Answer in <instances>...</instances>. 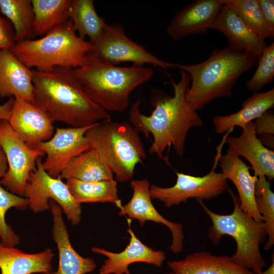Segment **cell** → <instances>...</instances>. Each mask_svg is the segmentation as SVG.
Returning a JSON list of instances; mask_svg holds the SVG:
<instances>
[{
    "mask_svg": "<svg viewBox=\"0 0 274 274\" xmlns=\"http://www.w3.org/2000/svg\"><path fill=\"white\" fill-rule=\"evenodd\" d=\"M174 92L169 96L160 89L153 88L151 101L154 109L149 116L140 111V100H136L129 111V122L146 138L152 135L153 141L149 153L155 154L166 163L163 154L171 147L179 155L183 154L189 130L201 127L203 121L197 111L190 106L186 98L190 84L189 75L180 70V79L172 80Z\"/></svg>",
    "mask_w": 274,
    "mask_h": 274,
    "instance_id": "obj_1",
    "label": "cell"
},
{
    "mask_svg": "<svg viewBox=\"0 0 274 274\" xmlns=\"http://www.w3.org/2000/svg\"><path fill=\"white\" fill-rule=\"evenodd\" d=\"M32 74L33 103L44 110L53 122L83 127L111 119L109 112L89 96L72 68L35 69Z\"/></svg>",
    "mask_w": 274,
    "mask_h": 274,
    "instance_id": "obj_2",
    "label": "cell"
},
{
    "mask_svg": "<svg viewBox=\"0 0 274 274\" xmlns=\"http://www.w3.org/2000/svg\"><path fill=\"white\" fill-rule=\"evenodd\" d=\"M257 60L249 53L236 52L228 46L215 49L201 62L175 63V68L189 75L190 84L186 98L197 111L215 99L230 96L239 76L252 68Z\"/></svg>",
    "mask_w": 274,
    "mask_h": 274,
    "instance_id": "obj_3",
    "label": "cell"
},
{
    "mask_svg": "<svg viewBox=\"0 0 274 274\" xmlns=\"http://www.w3.org/2000/svg\"><path fill=\"white\" fill-rule=\"evenodd\" d=\"M73 71L91 99L108 112L126 110L131 93L154 75L151 68L109 64L90 53L83 65Z\"/></svg>",
    "mask_w": 274,
    "mask_h": 274,
    "instance_id": "obj_4",
    "label": "cell"
},
{
    "mask_svg": "<svg viewBox=\"0 0 274 274\" xmlns=\"http://www.w3.org/2000/svg\"><path fill=\"white\" fill-rule=\"evenodd\" d=\"M92 49V44L78 36L68 19L40 39L16 42L12 51L29 68L46 71L79 67Z\"/></svg>",
    "mask_w": 274,
    "mask_h": 274,
    "instance_id": "obj_5",
    "label": "cell"
},
{
    "mask_svg": "<svg viewBox=\"0 0 274 274\" xmlns=\"http://www.w3.org/2000/svg\"><path fill=\"white\" fill-rule=\"evenodd\" d=\"M229 192L234 208L232 213L228 215L214 213L202 200L196 199L212 223L209 230V237L217 245L223 236L232 237L236 245L235 252L230 257L232 261L259 274L267 266L260 250V245L267 237L265 225L263 221H257L245 212L238 196L230 189Z\"/></svg>",
    "mask_w": 274,
    "mask_h": 274,
    "instance_id": "obj_6",
    "label": "cell"
},
{
    "mask_svg": "<svg viewBox=\"0 0 274 274\" xmlns=\"http://www.w3.org/2000/svg\"><path fill=\"white\" fill-rule=\"evenodd\" d=\"M85 136L117 182L130 180L135 166L146 158L139 132L130 122L111 119L99 122L86 131Z\"/></svg>",
    "mask_w": 274,
    "mask_h": 274,
    "instance_id": "obj_7",
    "label": "cell"
},
{
    "mask_svg": "<svg viewBox=\"0 0 274 274\" xmlns=\"http://www.w3.org/2000/svg\"><path fill=\"white\" fill-rule=\"evenodd\" d=\"M225 138L217 148L212 170L201 177L193 176L177 172L175 184L169 187H161L154 184L150 187L152 199L163 202L165 207L186 203L190 198L201 200L215 198L226 191L228 188L227 179L222 173L215 172Z\"/></svg>",
    "mask_w": 274,
    "mask_h": 274,
    "instance_id": "obj_8",
    "label": "cell"
},
{
    "mask_svg": "<svg viewBox=\"0 0 274 274\" xmlns=\"http://www.w3.org/2000/svg\"><path fill=\"white\" fill-rule=\"evenodd\" d=\"M0 147L8 164L7 171L0 182L11 192L24 196L30 175L37 168V161L45 154L38 148L26 145L7 120L0 121Z\"/></svg>",
    "mask_w": 274,
    "mask_h": 274,
    "instance_id": "obj_9",
    "label": "cell"
},
{
    "mask_svg": "<svg viewBox=\"0 0 274 274\" xmlns=\"http://www.w3.org/2000/svg\"><path fill=\"white\" fill-rule=\"evenodd\" d=\"M90 53L101 61L114 65L130 62L141 66L149 64L163 70L175 68V63L158 58L130 40L119 23L107 24L100 37L92 44Z\"/></svg>",
    "mask_w": 274,
    "mask_h": 274,
    "instance_id": "obj_10",
    "label": "cell"
},
{
    "mask_svg": "<svg viewBox=\"0 0 274 274\" xmlns=\"http://www.w3.org/2000/svg\"><path fill=\"white\" fill-rule=\"evenodd\" d=\"M24 196L34 213L49 209V201L53 200L60 207L72 224L77 225L81 220V204L75 200L66 183L59 177H51L44 169L42 157L38 159L37 168L30 175Z\"/></svg>",
    "mask_w": 274,
    "mask_h": 274,
    "instance_id": "obj_11",
    "label": "cell"
},
{
    "mask_svg": "<svg viewBox=\"0 0 274 274\" xmlns=\"http://www.w3.org/2000/svg\"><path fill=\"white\" fill-rule=\"evenodd\" d=\"M93 125L56 128L50 140L39 145L37 148L46 155L42 165L49 175L58 177L73 158L91 148L85 133Z\"/></svg>",
    "mask_w": 274,
    "mask_h": 274,
    "instance_id": "obj_12",
    "label": "cell"
},
{
    "mask_svg": "<svg viewBox=\"0 0 274 274\" xmlns=\"http://www.w3.org/2000/svg\"><path fill=\"white\" fill-rule=\"evenodd\" d=\"M130 186L132 189L131 198L126 204L122 206L119 215L136 220L141 226L148 221L166 226L173 238L169 249L174 253L181 252L183 249L184 239L183 226L180 223L168 220L155 209L152 202L149 181L147 179L133 180Z\"/></svg>",
    "mask_w": 274,
    "mask_h": 274,
    "instance_id": "obj_13",
    "label": "cell"
},
{
    "mask_svg": "<svg viewBox=\"0 0 274 274\" xmlns=\"http://www.w3.org/2000/svg\"><path fill=\"white\" fill-rule=\"evenodd\" d=\"M8 122L32 148H37L53 135V122L46 112L33 102L20 98H14Z\"/></svg>",
    "mask_w": 274,
    "mask_h": 274,
    "instance_id": "obj_14",
    "label": "cell"
},
{
    "mask_svg": "<svg viewBox=\"0 0 274 274\" xmlns=\"http://www.w3.org/2000/svg\"><path fill=\"white\" fill-rule=\"evenodd\" d=\"M224 0H196L177 12L166 28L174 41L206 33L213 25Z\"/></svg>",
    "mask_w": 274,
    "mask_h": 274,
    "instance_id": "obj_15",
    "label": "cell"
},
{
    "mask_svg": "<svg viewBox=\"0 0 274 274\" xmlns=\"http://www.w3.org/2000/svg\"><path fill=\"white\" fill-rule=\"evenodd\" d=\"M127 232L130 235L129 244L120 252H112L99 247L91 248L92 252L107 258L99 269L98 274H130L129 266L136 262L161 266L166 258L165 253L143 244L130 227Z\"/></svg>",
    "mask_w": 274,
    "mask_h": 274,
    "instance_id": "obj_16",
    "label": "cell"
},
{
    "mask_svg": "<svg viewBox=\"0 0 274 274\" xmlns=\"http://www.w3.org/2000/svg\"><path fill=\"white\" fill-rule=\"evenodd\" d=\"M53 216L52 235L59 254L57 269L43 274H87L96 268L95 261L91 258L80 255L72 246L62 216V210L54 200L49 201Z\"/></svg>",
    "mask_w": 274,
    "mask_h": 274,
    "instance_id": "obj_17",
    "label": "cell"
},
{
    "mask_svg": "<svg viewBox=\"0 0 274 274\" xmlns=\"http://www.w3.org/2000/svg\"><path fill=\"white\" fill-rule=\"evenodd\" d=\"M212 29L223 33L229 47L238 53H249L258 59L268 46L264 40L248 26L236 14L224 4L221 7Z\"/></svg>",
    "mask_w": 274,
    "mask_h": 274,
    "instance_id": "obj_18",
    "label": "cell"
},
{
    "mask_svg": "<svg viewBox=\"0 0 274 274\" xmlns=\"http://www.w3.org/2000/svg\"><path fill=\"white\" fill-rule=\"evenodd\" d=\"M237 136H227L225 143L239 156L245 158L252 166L254 175L264 176L270 182L274 178V151L264 146L256 135L253 121L242 129Z\"/></svg>",
    "mask_w": 274,
    "mask_h": 274,
    "instance_id": "obj_19",
    "label": "cell"
},
{
    "mask_svg": "<svg viewBox=\"0 0 274 274\" xmlns=\"http://www.w3.org/2000/svg\"><path fill=\"white\" fill-rule=\"evenodd\" d=\"M218 162L225 178L235 185L242 210L256 221H263L255 199V186L258 177L251 175L250 167L230 148L225 154H221Z\"/></svg>",
    "mask_w": 274,
    "mask_h": 274,
    "instance_id": "obj_20",
    "label": "cell"
},
{
    "mask_svg": "<svg viewBox=\"0 0 274 274\" xmlns=\"http://www.w3.org/2000/svg\"><path fill=\"white\" fill-rule=\"evenodd\" d=\"M32 70L12 50H0V97L20 98L33 102Z\"/></svg>",
    "mask_w": 274,
    "mask_h": 274,
    "instance_id": "obj_21",
    "label": "cell"
},
{
    "mask_svg": "<svg viewBox=\"0 0 274 274\" xmlns=\"http://www.w3.org/2000/svg\"><path fill=\"white\" fill-rule=\"evenodd\" d=\"M173 274H256L234 263L228 255L217 256L210 252H195L180 260H169Z\"/></svg>",
    "mask_w": 274,
    "mask_h": 274,
    "instance_id": "obj_22",
    "label": "cell"
},
{
    "mask_svg": "<svg viewBox=\"0 0 274 274\" xmlns=\"http://www.w3.org/2000/svg\"><path fill=\"white\" fill-rule=\"evenodd\" d=\"M54 254L48 248L39 253H25L0 242L1 274L45 273L53 270Z\"/></svg>",
    "mask_w": 274,
    "mask_h": 274,
    "instance_id": "obj_23",
    "label": "cell"
},
{
    "mask_svg": "<svg viewBox=\"0 0 274 274\" xmlns=\"http://www.w3.org/2000/svg\"><path fill=\"white\" fill-rule=\"evenodd\" d=\"M274 107V88L264 92H255L246 99L238 111L229 115H218L213 118L216 133L222 134L235 126L244 128L247 124L255 120Z\"/></svg>",
    "mask_w": 274,
    "mask_h": 274,
    "instance_id": "obj_24",
    "label": "cell"
},
{
    "mask_svg": "<svg viewBox=\"0 0 274 274\" xmlns=\"http://www.w3.org/2000/svg\"><path fill=\"white\" fill-rule=\"evenodd\" d=\"M61 179L97 182L114 179L111 170L92 148L73 158L59 176Z\"/></svg>",
    "mask_w": 274,
    "mask_h": 274,
    "instance_id": "obj_25",
    "label": "cell"
},
{
    "mask_svg": "<svg viewBox=\"0 0 274 274\" xmlns=\"http://www.w3.org/2000/svg\"><path fill=\"white\" fill-rule=\"evenodd\" d=\"M69 19L78 36L94 44L108 23L96 12L93 0H72Z\"/></svg>",
    "mask_w": 274,
    "mask_h": 274,
    "instance_id": "obj_26",
    "label": "cell"
},
{
    "mask_svg": "<svg viewBox=\"0 0 274 274\" xmlns=\"http://www.w3.org/2000/svg\"><path fill=\"white\" fill-rule=\"evenodd\" d=\"M66 184L75 200L80 204L110 202L119 209L122 206L118 195L117 182L115 179L97 182L68 179Z\"/></svg>",
    "mask_w": 274,
    "mask_h": 274,
    "instance_id": "obj_27",
    "label": "cell"
},
{
    "mask_svg": "<svg viewBox=\"0 0 274 274\" xmlns=\"http://www.w3.org/2000/svg\"><path fill=\"white\" fill-rule=\"evenodd\" d=\"M33 29L37 36H44L69 19L72 0H32Z\"/></svg>",
    "mask_w": 274,
    "mask_h": 274,
    "instance_id": "obj_28",
    "label": "cell"
},
{
    "mask_svg": "<svg viewBox=\"0 0 274 274\" xmlns=\"http://www.w3.org/2000/svg\"><path fill=\"white\" fill-rule=\"evenodd\" d=\"M0 12L12 25L16 43L34 39L31 0H0Z\"/></svg>",
    "mask_w": 274,
    "mask_h": 274,
    "instance_id": "obj_29",
    "label": "cell"
},
{
    "mask_svg": "<svg viewBox=\"0 0 274 274\" xmlns=\"http://www.w3.org/2000/svg\"><path fill=\"white\" fill-rule=\"evenodd\" d=\"M224 3L262 39H273L274 32L267 24L257 0H224Z\"/></svg>",
    "mask_w": 274,
    "mask_h": 274,
    "instance_id": "obj_30",
    "label": "cell"
},
{
    "mask_svg": "<svg viewBox=\"0 0 274 274\" xmlns=\"http://www.w3.org/2000/svg\"><path fill=\"white\" fill-rule=\"evenodd\" d=\"M255 199L266 230L267 241L264 249L268 250L274 244V193L270 182L264 176L258 177L255 186Z\"/></svg>",
    "mask_w": 274,
    "mask_h": 274,
    "instance_id": "obj_31",
    "label": "cell"
},
{
    "mask_svg": "<svg viewBox=\"0 0 274 274\" xmlns=\"http://www.w3.org/2000/svg\"><path fill=\"white\" fill-rule=\"evenodd\" d=\"M29 206L27 198L15 194L7 190L0 182V238L2 243L8 247H15L19 243V237L6 221L9 209L15 208L24 210Z\"/></svg>",
    "mask_w": 274,
    "mask_h": 274,
    "instance_id": "obj_32",
    "label": "cell"
},
{
    "mask_svg": "<svg viewBox=\"0 0 274 274\" xmlns=\"http://www.w3.org/2000/svg\"><path fill=\"white\" fill-rule=\"evenodd\" d=\"M274 77V43H271L264 50L259 58L258 66L253 77L245 85L250 91H259L270 82Z\"/></svg>",
    "mask_w": 274,
    "mask_h": 274,
    "instance_id": "obj_33",
    "label": "cell"
},
{
    "mask_svg": "<svg viewBox=\"0 0 274 274\" xmlns=\"http://www.w3.org/2000/svg\"><path fill=\"white\" fill-rule=\"evenodd\" d=\"M16 42L12 25L0 12V50H12Z\"/></svg>",
    "mask_w": 274,
    "mask_h": 274,
    "instance_id": "obj_34",
    "label": "cell"
},
{
    "mask_svg": "<svg viewBox=\"0 0 274 274\" xmlns=\"http://www.w3.org/2000/svg\"><path fill=\"white\" fill-rule=\"evenodd\" d=\"M256 135L273 136L274 114L273 111H267L253 122Z\"/></svg>",
    "mask_w": 274,
    "mask_h": 274,
    "instance_id": "obj_35",
    "label": "cell"
},
{
    "mask_svg": "<svg viewBox=\"0 0 274 274\" xmlns=\"http://www.w3.org/2000/svg\"><path fill=\"white\" fill-rule=\"evenodd\" d=\"M270 30L274 32V1L257 0Z\"/></svg>",
    "mask_w": 274,
    "mask_h": 274,
    "instance_id": "obj_36",
    "label": "cell"
},
{
    "mask_svg": "<svg viewBox=\"0 0 274 274\" xmlns=\"http://www.w3.org/2000/svg\"><path fill=\"white\" fill-rule=\"evenodd\" d=\"M14 100V97H10L6 102L0 105V121L8 120Z\"/></svg>",
    "mask_w": 274,
    "mask_h": 274,
    "instance_id": "obj_37",
    "label": "cell"
},
{
    "mask_svg": "<svg viewBox=\"0 0 274 274\" xmlns=\"http://www.w3.org/2000/svg\"><path fill=\"white\" fill-rule=\"evenodd\" d=\"M8 169V164L5 154L0 147V178H3Z\"/></svg>",
    "mask_w": 274,
    "mask_h": 274,
    "instance_id": "obj_38",
    "label": "cell"
},
{
    "mask_svg": "<svg viewBox=\"0 0 274 274\" xmlns=\"http://www.w3.org/2000/svg\"><path fill=\"white\" fill-rule=\"evenodd\" d=\"M271 257V264L265 270L261 271L259 274H274V256Z\"/></svg>",
    "mask_w": 274,
    "mask_h": 274,
    "instance_id": "obj_39",
    "label": "cell"
},
{
    "mask_svg": "<svg viewBox=\"0 0 274 274\" xmlns=\"http://www.w3.org/2000/svg\"><path fill=\"white\" fill-rule=\"evenodd\" d=\"M164 274H173V273L172 271H170L169 272L166 273H164Z\"/></svg>",
    "mask_w": 274,
    "mask_h": 274,
    "instance_id": "obj_40",
    "label": "cell"
}]
</instances>
